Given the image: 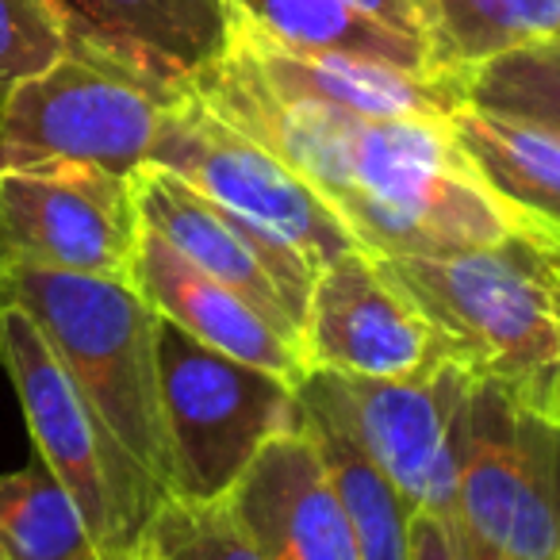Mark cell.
Here are the masks:
<instances>
[{
	"instance_id": "6da1fadb",
	"label": "cell",
	"mask_w": 560,
	"mask_h": 560,
	"mask_svg": "<svg viewBox=\"0 0 560 560\" xmlns=\"http://www.w3.org/2000/svg\"><path fill=\"white\" fill-rule=\"evenodd\" d=\"M296 170L376 257H434L534 234L483 188L438 119H369L269 85L238 47L192 85Z\"/></svg>"
},
{
	"instance_id": "7a4b0ae2",
	"label": "cell",
	"mask_w": 560,
	"mask_h": 560,
	"mask_svg": "<svg viewBox=\"0 0 560 560\" xmlns=\"http://www.w3.org/2000/svg\"><path fill=\"white\" fill-rule=\"evenodd\" d=\"M381 265L419 304L453 365L549 419L560 335L545 238L514 234L495 246L381 257Z\"/></svg>"
},
{
	"instance_id": "3957f363",
	"label": "cell",
	"mask_w": 560,
	"mask_h": 560,
	"mask_svg": "<svg viewBox=\"0 0 560 560\" xmlns=\"http://www.w3.org/2000/svg\"><path fill=\"white\" fill-rule=\"evenodd\" d=\"M0 300L35 319L116 445L173 495L158 381V315L135 284L0 261Z\"/></svg>"
},
{
	"instance_id": "277c9868",
	"label": "cell",
	"mask_w": 560,
	"mask_h": 560,
	"mask_svg": "<svg viewBox=\"0 0 560 560\" xmlns=\"http://www.w3.org/2000/svg\"><path fill=\"white\" fill-rule=\"evenodd\" d=\"M158 381L173 460V495H231L257 453L304 427L300 384L234 361L158 315Z\"/></svg>"
},
{
	"instance_id": "5b68a950",
	"label": "cell",
	"mask_w": 560,
	"mask_h": 560,
	"mask_svg": "<svg viewBox=\"0 0 560 560\" xmlns=\"http://www.w3.org/2000/svg\"><path fill=\"white\" fill-rule=\"evenodd\" d=\"M177 96L116 58L66 39L47 70L0 96V170L62 162L131 177L154 154Z\"/></svg>"
},
{
	"instance_id": "8992f818",
	"label": "cell",
	"mask_w": 560,
	"mask_h": 560,
	"mask_svg": "<svg viewBox=\"0 0 560 560\" xmlns=\"http://www.w3.org/2000/svg\"><path fill=\"white\" fill-rule=\"evenodd\" d=\"M0 365L16 388L35 460L70 491L93 541H139L165 491L119 450L35 319L12 300H0Z\"/></svg>"
},
{
	"instance_id": "52a82bcc",
	"label": "cell",
	"mask_w": 560,
	"mask_h": 560,
	"mask_svg": "<svg viewBox=\"0 0 560 560\" xmlns=\"http://www.w3.org/2000/svg\"><path fill=\"white\" fill-rule=\"evenodd\" d=\"M147 165L177 173L226 215L300 254L315 272L358 249L342 215L296 170L226 124L192 89L170 104Z\"/></svg>"
},
{
	"instance_id": "ba28073f",
	"label": "cell",
	"mask_w": 560,
	"mask_h": 560,
	"mask_svg": "<svg viewBox=\"0 0 560 560\" xmlns=\"http://www.w3.org/2000/svg\"><path fill=\"white\" fill-rule=\"evenodd\" d=\"M142 211L135 180L96 165L0 170V261L81 277H135Z\"/></svg>"
},
{
	"instance_id": "9c48e42d",
	"label": "cell",
	"mask_w": 560,
	"mask_h": 560,
	"mask_svg": "<svg viewBox=\"0 0 560 560\" xmlns=\"http://www.w3.org/2000/svg\"><path fill=\"white\" fill-rule=\"evenodd\" d=\"M335 376V373H330ZM361 450L415 514L457 518L460 415L476 381L450 358L404 381L335 376Z\"/></svg>"
},
{
	"instance_id": "30bf717a",
	"label": "cell",
	"mask_w": 560,
	"mask_h": 560,
	"mask_svg": "<svg viewBox=\"0 0 560 560\" xmlns=\"http://www.w3.org/2000/svg\"><path fill=\"white\" fill-rule=\"evenodd\" d=\"M300 342L307 369L361 381H404L445 358L419 304L361 246L315 272Z\"/></svg>"
},
{
	"instance_id": "8fae6325",
	"label": "cell",
	"mask_w": 560,
	"mask_h": 560,
	"mask_svg": "<svg viewBox=\"0 0 560 560\" xmlns=\"http://www.w3.org/2000/svg\"><path fill=\"white\" fill-rule=\"evenodd\" d=\"M131 180L142 226H150L185 261L219 280L223 289L238 292L272 327H280L300 342L307 296L315 284V269L304 257L265 238L242 219L226 215L208 196H200L188 180H180L177 173L162 170V165H139Z\"/></svg>"
},
{
	"instance_id": "7c38bea8",
	"label": "cell",
	"mask_w": 560,
	"mask_h": 560,
	"mask_svg": "<svg viewBox=\"0 0 560 560\" xmlns=\"http://www.w3.org/2000/svg\"><path fill=\"white\" fill-rule=\"evenodd\" d=\"M66 39L188 93L231 47L226 0H50Z\"/></svg>"
},
{
	"instance_id": "4fadbf2b",
	"label": "cell",
	"mask_w": 560,
	"mask_h": 560,
	"mask_svg": "<svg viewBox=\"0 0 560 560\" xmlns=\"http://www.w3.org/2000/svg\"><path fill=\"white\" fill-rule=\"evenodd\" d=\"M226 503L269 560H361L350 518L304 427L272 438Z\"/></svg>"
},
{
	"instance_id": "5bb4252c",
	"label": "cell",
	"mask_w": 560,
	"mask_h": 560,
	"mask_svg": "<svg viewBox=\"0 0 560 560\" xmlns=\"http://www.w3.org/2000/svg\"><path fill=\"white\" fill-rule=\"evenodd\" d=\"M131 284L154 307V315H162L165 323H173L185 335H192L196 342L211 346L226 358L277 373L289 384H300L312 373L304 346L296 338L272 327L238 292L223 289L219 280H211L192 261H185L150 226H142Z\"/></svg>"
},
{
	"instance_id": "9a60e30c",
	"label": "cell",
	"mask_w": 560,
	"mask_h": 560,
	"mask_svg": "<svg viewBox=\"0 0 560 560\" xmlns=\"http://www.w3.org/2000/svg\"><path fill=\"white\" fill-rule=\"evenodd\" d=\"M231 43L254 62V70L269 85L307 96V101L335 104L353 116L445 124L453 108L468 104L465 85L442 78V73H415L350 55H300V50L272 47L246 32H231Z\"/></svg>"
},
{
	"instance_id": "2e32d148",
	"label": "cell",
	"mask_w": 560,
	"mask_h": 560,
	"mask_svg": "<svg viewBox=\"0 0 560 560\" xmlns=\"http://www.w3.org/2000/svg\"><path fill=\"white\" fill-rule=\"evenodd\" d=\"M491 196L534 238L560 242V127L460 104L445 119Z\"/></svg>"
},
{
	"instance_id": "e0dca14e",
	"label": "cell",
	"mask_w": 560,
	"mask_h": 560,
	"mask_svg": "<svg viewBox=\"0 0 560 560\" xmlns=\"http://www.w3.org/2000/svg\"><path fill=\"white\" fill-rule=\"evenodd\" d=\"M300 407H304V430L315 442L338 491L350 529L358 537L361 560H411V506L404 503L392 480L373 465L346 419L338 381L323 369L300 381Z\"/></svg>"
},
{
	"instance_id": "ac0fdd59",
	"label": "cell",
	"mask_w": 560,
	"mask_h": 560,
	"mask_svg": "<svg viewBox=\"0 0 560 560\" xmlns=\"http://www.w3.org/2000/svg\"><path fill=\"white\" fill-rule=\"evenodd\" d=\"M430 73L468 85L480 66L560 39V0H407Z\"/></svg>"
},
{
	"instance_id": "d6986e66",
	"label": "cell",
	"mask_w": 560,
	"mask_h": 560,
	"mask_svg": "<svg viewBox=\"0 0 560 560\" xmlns=\"http://www.w3.org/2000/svg\"><path fill=\"white\" fill-rule=\"evenodd\" d=\"M234 32L300 55H350L430 73L422 43L376 24L350 0H226Z\"/></svg>"
},
{
	"instance_id": "ffe728a7",
	"label": "cell",
	"mask_w": 560,
	"mask_h": 560,
	"mask_svg": "<svg viewBox=\"0 0 560 560\" xmlns=\"http://www.w3.org/2000/svg\"><path fill=\"white\" fill-rule=\"evenodd\" d=\"M93 552L78 503L39 460L0 476V560H89Z\"/></svg>"
},
{
	"instance_id": "44dd1931",
	"label": "cell",
	"mask_w": 560,
	"mask_h": 560,
	"mask_svg": "<svg viewBox=\"0 0 560 560\" xmlns=\"http://www.w3.org/2000/svg\"><path fill=\"white\" fill-rule=\"evenodd\" d=\"M158 560H269L257 541L234 518L231 503H192V499L165 495L154 518L142 529Z\"/></svg>"
},
{
	"instance_id": "7402d4cb",
	"label": "cell",
	"mask_w": 560,
	"mask_h": 560,
	"mask_svg": "<svg viewBox=\"0 0 560 560\" xmlns=\"http://www.w3.org/2000/svg\"><path fill=\"white\" fill-rule=\"evenodd\" d=\"M465 93L476 108L560 127V43L522 47L480 66Z\"/></svg>"
},
{
	"instance_id": "603a6c76",
	"label": "cell",
	"mask_w": 560,
	"mask_h": 560,
	"mask_svg": "<svg viewBox=\"0 0 560 560\" xmlns=\"http://www.w3.org/2000/svg\"><path fill=\"white\" fill-rule=\"evenodd\" d=\"M66 50V27L50 0H0V96L43 73Z\"/></svg>"
},
{
	"instance_id": "cb8c5ba5",
	"label": "cell",
	"mask_w": 560,
	"mask_h": 560,
	"mask_svg": "<svg viewBox=\"0 0 560 560\" xmlns=\"http://www.w3.org/2000/svg\"><path fill=\"white\" fill-rule=\"evenodd\" d=\"M411 560H468L457 518L411 514Z\"/></svg>"
},
{
	"instance_id": "d4e9b609",
	"label": "cell",
	"mask_w": 560,
	"mask_h": 560,
	"mask_svg": "<svg viewBox=\"0 0 560 560\" xmlns=\"http://www.w3.org/2000/svg\"><path fill=\"white\" fill-rule=\"evenodd\" d=\"M350 4L365 12V16H373L376 24H384V27H392V32L407 35V39L422 43L419 24H415V12H411L407 0H350Z\"/></svg>"
},
{
	"instance_id": "484cf974",
	"label": "cell",
	"mask_w": 560,
	"mask_h": 560,
	"mask_svg": "<svg viewBox=\"0 0 560 560\" xmlns=\"http://www.w3.org/2000/svg\"><path fill=\"white\" fill-rule=\"evenodd\" d=\"M545 265H549V289H552V312H557V335H560V242H545ZM552 427L560 430V365H557V392H552Z\"/></svg>"
},
{
	"instance_id": "4316f807",
	"label": "cell",
	"mask_w": 560,
	"mask_h": 560,
	"mask_svg": "<svg viewBox=\"0 0 560 560\" xmlns=\"http://www.w3.org/2000/svg\"><path fill=\"white\" fill-rule=\"evenodd\" d=\"M89 560H158V557L139 537V541H127V545H96V552Z\"/></svg>"
},
{
	"instance_id": "83f0119b",
	"label": "cell",
	"mask_w": 560,
	"mask_h": 560,
	"mask_svg": "<svg viewBox=\"0 0 560 560\" xmlns=\"http://www.w3.org/2000/svg\"><path fill=\"white\" fill-rule=\"evenodd\" d=\"M552 43H560V39H552Z\"/></svg>"
}]
</instances>
